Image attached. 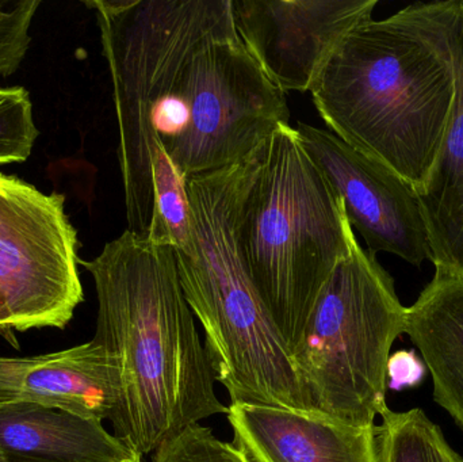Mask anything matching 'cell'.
<instances>
[{"mask_svg": "<svg viewBox=\"0 0 463 462\" xmlns=\"http://www.w3.org/2000/svg\"><path fill=\"white\" fill-rule=\"evenodd\" d=\"M113 84L128 230L174 250L187 182L250 156L288 124L234 26L232 0H89Z\"/></svg>", "mask_w": 463, "mask_h": 462, "instance_id": "obj_1", "label": "cell"}, {"mask_svg": "<svg viewBox=\"0 0 463 462\" xmlns=\"http://www.w3.org/2000/svg\"><path fill=\"white\" fill-rule=\"evenodd\" d=\"M79 265L97 290L92 341L110 369L114 436L144 457L190 426L227 415L173 247L127 230Z\"/></svg>", "mask_w": 463, "mask_h": 462, "instance_id": "obj_2", "label": "cell"}, {"mask_svg": "<svg viewBox=\"0 0 463 462\" xmlns=\"http://www.w3.org/2000/svg\"><path fill=\"white\" fill-rule=\"evenodd\" d=\"M326 129L413 189L429 178L450 122L456 78L431 3L369 19L339 43L313 84Z\"/></svg>", "mask_w": 463, "mask_h": 462, "instance_id": "obj_3", "label": "cell"}, {"mask_svg": "<svg viewBox=\"0 0 463 462\" xmlns=\"http://www.w3.org/2000/svg\"><path fill=\"white\" fill-rule=\"evenodd\" d=\"M259 146L241 162L189 179L192 225L184 246L174 250L176 268L184 297L205 333L216 382L224 385L232 404L310 410L290 353L237 246L240 205Z\"/></svg>", "mask_w": 463, "mask_h": 462, "instance_id": "obj_4", "label": "cell"}, {"mask_svg": "<svg viewBox=\"0 0 463 462\" xmlns=\"http://www.w3.org/2000/svg\"><path fill=\"white\" fill-rule=\"evenodd\" d=\"M355 241L343 201L305 151L296 127H278L259 146L240 205L237 246L288 353Z\"/></svg>", "mask_w": 463, "mask_h": 462, "instance_id": "obj_5", "label": "cell"}, {"mask_svg": "<svg viewBox=\"0 0 463 462\" xmlns=\"http://www.w3.org/2000/svg\"><path fill=\"white\" fill-rule=\"evenodd\" d=\"M407 306L391 274L358 240L337 263L290 353L310 410L354 428H373L386 406L394 341Z\"/></svg>", "mask_w": 463, "mask_h": 462, "instance_id": "obj_6", "label": "cell"}, {"mask_svg": "<svg viewBox=\"0 0 463 462\" xmlns=\"http://www.w3.org/2000/svg\"><path fill=\"white\" fill-rule=\"evenodd\" d=\"M65 195L0 173V300L11 331L64 330L83 303Z\"/></svg>", "mask_w": 463, "mask_h": 462, "instance_id": "obj_7", "label": "cell"}, {"mask_svg": "<svg viewBox=\"0 0 463 462\" xmlns=\"http://www.w3.org/2000/svg\"><path fill=\"white\" fill-rule=\"evenodd\" d=\"M296 130L343 201L348 222L361 233L370 254L396 255L416 268L431 260L423 212L408 182L326 127L299 122Z\"/></svg>", "mask_w": 463, "mask_h": 462, "instance_id": "obj_8", "label": "cell"}, {"mask_svg": "<svg viewBox=\"0 0 463 462\" xmlns=\"http://www.w3.org/2000/svg\"><path fill=\"white\" fill-rule=\"evenodd\" d=\"M378 0H232L237 34L278 89L307 92Z\"/></svg>", "mask_w": 463, "mask_h": 462, "instance_id": "obj_9", "label": "cell"}, {"mask_svg": "<svg viewBox=\"0 0 463 462\" xmlns=\"http://www.w3.org/2000/svg\"><path fill=\"white\" fill-rule=\"evenodd\" d=\"M233 445L252 462H377L374 426L354 428L313 410L232 404Z\"/></svg>", "mask_w": 463, "mask_h": 462, "instance_id": "obj_10", "label": "cell"}, {"mask_svg": "<svg viewBox=\"0 0 463 462\" xmlns=\"http://www.w3.org/2000/svg\"><path fill=\"white\" fill-rule=\"evenodd\" d=\"M450 52L456 97L437 162L415 189L435 269L463 274V0L431 3Z\"/></svg>", "mask_w": 463, "mask_h": 462, "instance_id": "obj_11", "label": "cell"}, {"mask_svg": "<svg viewBox=\"0 0 463 462\" xmlns=\"http://www.w3.org/2000/svg\"><path fill=\"white\" fill-rule=\"evenodd\" d=\"M53 407L87 420H109L113 382L102 347L80 346L35 357H0V404Z\"/></svg>", "mask_w": 463, "mask_h": 462, "instance_id": "obj_12", "label": "cell"}, {"mask_svg": "<svg viewBox=\"0 0 463 462\" xmlns=\"http://www.w3.org/2000/svg\"><path fill=\"white\" fill-rule=\"evenodd\" d=\"M0 447L8 462H127L138 456L100 420L29 403L0 404Z\"/></svg>", "mask_w": 463, "mask_h": 462, "instance_id": "obj_13", "label": "cell"}, {"mask_svg": "<svg viewBox=\"0 0 463 462\" xmlns=\"http://www.w3.org/2000/svg\"><path fill=\"white\" fill-rule=\"evenodd\" d=\"M405 334L431 373L435 401L463 430V274L435 269L407 308Z\"/></svg>", "mask_w": 463, "mask_h": 462, "instance_id": "obj_14", "label": "cell"}, {"mask_svg": "<svg viewBox=\"0 0 463 462\" xmlns=\"http://www.w3.org/2000/svg\"><path fill=\"white\" fill-rule=\"evenodd\" d=\"M378 415L383 422L374 426L377 462H463L423 410L396 412L386 404Z\"/></svg>", "mask_w": 463, "mask_h": 462, "instance_id": "obj_15", "label": "cell"}, {"mask_svg": "<svg viewBox=\"0 0 463 462\" xmlns=\"http://www.w3.org/2000/svg\"><path fill=\"white\" fill-rule=\"evenodd\" d=\"M38 135L29 92L24 87L0 89V165L26 162Z\"/></svg>", "mask_w": 463, "mask_h": 462, "instance_id": "obj_16", "label": "cell"}, {"mask_svg": "<svg viewBox=\"0 0 463 462\" xmlns=\"http://www.w3.org/2000/svg\"><path fill=\"white\" fill-rule=\"evenodd\" d=\"M152 462H252L206 426H190L157 448Z\"/></svg>", "mask_w": 463, "mask_h": 462, "instance_id": "obj_17", "label": "cell"}, {"mask_svg": "<svg viewBox=\"0 0 463 462\" xmlns=\"http://www.w3.org/2000/svg\"><path fill=\"white\" fill-rule=\"evenodd\" d=\"M40 0L0 2V76H8L21 67L32 37L30 26Z\"/></svg>", "mask_w": 463, "mask_h": 462, "instance_id": "obj_18", "label": "cell"}, {"mask_svg": "<svg viewBox=\"0 0 463 462\" xmlns=\"http://www.w3.org/2000/svg\"><path fill=\"white\" fill-rule=\"evenodd\" d=\"M392 360L396 361L400 366L404 368V372L393 379L394 384H400L399 387H404V385L411 387V385L416 384L420 379V373L423 374L420 363L408 352H402L400 354L394 355Z\"/></svg>", "mask_w": 463, "mask_h": 462, "instance_id": "obj_19", "label": "cell"}, {"mask_svg": "<svg viewBox=\"0 0 463 462\" xmlns=\"http://www.w3.org/2000/svg\"><path fill=\"white\" fill-rule=\"evenodd\" d=\"M0 335L5 336V338L7 339V341H10L14 346H16V344H14V342H15V336H14L10 325H8L7 311H5L2 300H0Z\"/></svg>", "mask_w": 463, "mask_h": 462, "instance_id": "obj_20", "label": "cell"}, {"mask_svg": "<svg viewBox=\"0 0 463 462\" xmlns=\"http://www.w3.org/2000/svg\"><path fill=\"white\" fill-rule=\"evenodd\" d=\"M0 462H8L5 457V452H3L2 447H0Z\"/></svg>", "mask_w": 463, "mask_h": 462, "instance_id": "obj_21", "label": "cell"}, {"mask_svg": "<svg viewBox=\"0 0 463 462\" xmlns=\"http://www.w3.org/2000/svg\"><path fill=\"white\" fill-rule=\"evenodd\" d=\"M127 462H143V457H140V456H136V457H133L132 460Z\"/></svg>", "mask_w": 463, "mask_h": 462, "instance_id": "obj_22", "label": "cell"}]
</instances>
